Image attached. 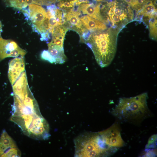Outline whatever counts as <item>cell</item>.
Here are the masks:
<instances>
[{
  "instance_id": "obj_19",
  "label": "cell",
  "mask_w": 157,
  "mask_h": 157,
  "mask_svg": "<svg viewBox=\"0 0 157 157\" xmlns=\"http://www.w3.org/2000/svg\"><path fill=\"white\" fill-rule=\"evenodd\" d=\"M157 23L156 16L150 18L149 21V35L154 40L157 39Z\"/></svg>"
},
{
  "instance_id": "obj_6",
  "label": "cell",
  "mask_w": 157,
  "mask_h": 157,
  "mask_svg": "<svg viewBox=\"0 0 157 157\" xmlns=\"http://www.w3.org/2000/svg\"><path fill=\"white\" fill-rule=\"evenodd\" d=\"M21 11L31 22L33 30L40 34L41 40L44 41L49 35L48 16L45 9L41 6L31 4Z\"/></svg>"
},
{
  "instance_id": "obj_20",
  "label": "cell",
  "mask_w": 157,
  "mask_h": 157,
  "mask_svg": "<svg viewBox=\"0 0 157 157\" xmlns=\"http://www.w3.org/2000/svg\"><path fill=\"white\" fill-rule=\"evenodd\" d=\"M151 0H133L130 6L133 10L137 13L143 7Z\"/></svg>"
},
{
  "instance_id": "obj_3",
  "label": "cell",
  "mask_w": 157,
  "mask_h": 157,
  "mask_svg": "<svg viewBox=\"0 0 157 157\" xmlns=\"http://www.w3.org/2000/svg\"><path fill=\"white\" fill-rule=\"evenodd\" d=\"M75 157H105L111 155L116 149L106 143L99 133H82L74 140Z\"/></svg>"
},
{
  "instance_id": "obj_12",
  "label": "cell",
  "mask_w": 157,
  "mask_h": 157,
  "mask_svg": "<svg viewBox=\"0 0 157 157\" xmlns=\"http://www.w3.org/2000/svg\"><path fill=\"white\" fill-rule=\"evenodd\" d=\"M101 3L94 5L93 3H84L78 6L77 10L83 14L98 20L106 24L107 22L102 15L100 11Z\"/></svg>"
},
{
  "instance_id": "obj_5",
  "label": "cell",
  "mask_w": 157,
  "mask_h": 157,
  "mask_svg": "<svg viewBox=\"0 0 157 157\" xmlns=\"http://www.w3.org/2000/svg\"><path fill=\"white\" fill-rule=\"evenodd\" d=\"M125 3L116 0L110 1L100 6L101 14L111 28L120 31L134 18L133 10Z\"/></svg>"
},
{
  "instance_id": "obj_18",
  "label": "cell",
  "mask_w": 157,
  "mask_h": 157,
  "mask_svg": "<svg viewBox=\"0 0 157 157\" xmlns=\"http://www.w3.org/2000/svg\"><path fill=\"white\" fill-rule=\"evenodd\" d=\"M58 8L64 13L69 12L74 8L76 0H56Z\"/></svg>"
},
{
  "instance_id": "obj_7",
  "label": "cell",
  "mask_w": 157,
  "mask_h": 157,
  "mask_svg": "<svg viewBox=\"0 0 157 157\" xmlns=\"http://www.w3.org/2000/svg\"><path fill=\"white\" fill-rule=\"evenodd\" d=\"M81 13L75 9L70 12L64 13L63 25L70 29L76 32L80 35L81 42H83L89 33L83 26L79 16Z\"/></svg>"
},
{
  "instance_id": "obj_2",
  "label": "cell",
  "mask_w": 157,
  "mask_h": 157,
  "mask_svg": "<svg viewBox=\"0 0 157 157\" xmlns=\"http://www.w3.org/2000/svg\"><path fill=\"white\" fill-rule=\"evenodd\" d=\"M119 31L110 28L89 33L84 43L91 49L95 59L102 68L110 64L115 55Z\"/></svg>"
},
{
  "instance_id": "obj_10",
  "label": "cell",
  "mask_w": 157,
  "mask_h": 157,
  "mask_svg": "<svg viewBox=\"0 0 157 157\" xmlns=\"http://www.w3.org/2000/svg\"><path fill=\"white\" fill-rule=\"evenodd\" d=\"M99 132L110 147L116 149L124 146V142L121 137L119 126L116 123Z\"/></svg>"
},
{
  "instance_id": "obj_17",
  "label": "cell",
  "mask_w": 157,
  "mask_h": 157,
  "mask_svg": "<svg viewBox=\"0 0 157 157\" xmlns=\"http://www.w3.org/2000/svg\"><path fill=\"white\" fill-rule=\"evenodd\" d=\"M157 10L151 1L145 4L137 14L138 17H148L149 20L151 18L156 16Z\"/></svg>"
},
{
  "instance_id": "obj_15",
  "label": "cell",
  "mask_w": 157,
  "mask_h": 157,
  "mask_svg": "<svg viewBox=\"0 0 157 157\" xmlns=\"http://www.w3.org/2000/svg\"><path fill=\"white\" fill-rule=\"evenodd\" d=\"M68 30L63 25L56 27L51 33L52 39L51 41L48 44L56 45L63 47L65 36Z\"/></svg>"
},
{
  "instance_id": "obj_14",
  "label": "cell",
  "mask_w": 157,
  "mask_h": 157,
  "mask_svg": "<svg viewBox=\"0 0 157 157\" xmlns=\"http://www.w3.org/2000/svg\"><path fill=\"white\" fill-rule=\"evenodd\" d=\"M12 85L13 95L19 97L24 95L29 88L25 71L21 74Z\"/></svg>"
},
{
  "instance_id": "obj_16",
  "label": "cell",
  "mask_w": 157,
  "mask_h": 157,
  "mask_svg": "<svg viewBox=\"0 0 157 157\" xmlns=\"http://www.w3.org/2000/svg\"><path fill=\"white\" fill-rule=\"evenodd\" d=\"M48 51L56 59V63H64L67 59L65 54L63 47L56 45L48 44Z\"/></svg>"
},
{
  "instance_id": "obj_24",
  "label": "cell",
  "mask_w": 157,
  "mask_h": 157,
  "mask_svg": "<svg viewBox=\"0 0 157 157\" xmlns=\"http://www.w3.org/2000/svg\"><path fill=\"white\" fill-rule=\"evenodd\" d=\"M130 6L133 0H122Z\"/></svg>"
},
{
  "instance_id": "obj_25",
  "label": "cell",
  "mask_w": 157,
  "mask_h": 157,
  "mask_svg": "<svg viewBox=\"0 0 157 157\" xmlns=\"http://www.w3.org/2000/svg\"><path fill=\"white\" fill-rule=\"evenodd\" d=\"M2 26L1 22L0 20V38L1 37V33L2 32Z\"/></svg>"
},
{
  "instance_id": "obj_4",
  "label": "cell",
  "mask_w": 157,
  "mask_h": 157,
  "mask_svg": "<svg viewBox=\"0 0 157 157\" xmlns=\"http://www.w3.org/2000/svg\"><path fill=\"white\" fill-rule=\"evenodd\" d=\"M148 98L146 92L134 97L121 98L112 113L123 121L135 123L140 122L149 114Z\"/></svg>"
},
{
  "instance_id": "obj_8",
  "label": "cell",
  "mask_w": 157,
  "mask_h": 157,
  "mask_svg": "<svg viewBox=\"0 0 157 157\" xmlns=\"http://www.w3.org/2000/svg\"><path fill=\"white\" fill-rule=\"evenodd\" d=\"M26 53L14 41L0 38V62L8 57L24 58Z\"/></svg>"
},
{
  "instance_id": "obj_23",
  "label": "cell",
  "mask_w": 157,
  "mask_h": 157,
  "mask_svg": "<svg viewBox=\"0 0 157 157\" xmlns=\"http://www.w3.org/2000/svg\"><path fill=\"white\" fill-rule=\"evenodd\" d=\"M156 155V152L154 151V150L153 151H148L146 153L145 155V156H154Z\"/></svg>"
},
{
  "instance_id": "obj_11",
  "label": "cell",
  "mask_w": 157,
  "mask_h": 157,
  "mask_svg": "<svg viewBox=\"0 0 157 157\" xmlns=\"http://www.w3.org/2000/svg\"><path fill=\"white\" fill-rule=\"evenodd\" d=\"M24 71L25 63L24 58H15L9 61L8 76L12 85Z\"/></svg>"
},
{
  "instance_id": "obj_9",
  "label": "cell",
  "mask_w": 157,
  "mask_h": 157,
  "mask_svg": "<svg viewBox=\"0 0 157 157\" xmlns=\"http://www.w3.org/2000/svg\"><path fill=\"white\" fill-rule=\"evenodd\" d=\"M21 152L14 140L3 130L0 138V157H19Z\"/></svg>"
},
{
  "instance_id": "obj_1",
  "label": "cell",
  "mask_w": 157,
  "mask_h": 157,
  "mask_svg": "<svg viewBox=\"0 0 157 157\" xmlns=\"http://www.w3.org/2000/svg\"><path fill=\"white\" fill-rule=\"evenodd\" d=\"M13 97L10 120L29 137L36 140L48 139L51 135L49 124L42 115L30 90L22 99L14 95Z\"/></svg>"
},
{
  "instance_id": "obj_21",
  "label": "cell",
  "mask_w": 157,
  "mask_h": 157,
  "mask_svg": "<svg viewBox=\"0 0 157 157\" xmlns=\"http://www.w3.org/2000/svg\"><path fill=\"white\" fill-rule=\"evenodd\" d=\"M40 58L43 60L47 61L51 63H56V59L48 50H44L40 55Z\"/></svg>"
},
{
  "instance_id": "obj_22",
  "label": "cell",
  "mask_w": 157,
  "mask_h": 157,
  "mask_svg": "<svg viewBox=\"0 0 157 157\" xmlns=\"http://www.w3.org/2000/svg\"><path fill=\"white\" fill-rule=\"evenodd\" d=\"M157 140V135H153L149 139L147 144L146 146V149L154 148L156 147V142Z\"/></svg>"
},
{
  "instance_id": "obj_13",
  "label": "cell",
  "mask_w": 157,
  "mask_h": 157,
  "mask_svg": "<svg viewBox=\"0 0 157 157\" xmlns=\"http://www.w3.org/2000/svg\"><path fill=\"white\" fill-rule=\"evenodd\" d=\"M80 19L85 28L90 32L107 29L106 24L88 15L82 16Z\"/></svg>"
},
{
  "instance_id": "obj_26",
  "label": "cell",
  "mask_w": 157,
  "mask_h": 157,
  "mask_svg": "<svg viewBox=\"0 0 157 157\" xmlns=\"http://www.w3.org/2000/svg\"><path fill=\"white\" fill-rule=\"evenodd\" d=\"M94 0L95 1L99 2V1H104L105 0Z\"/></svg>"
}]
</instances>
